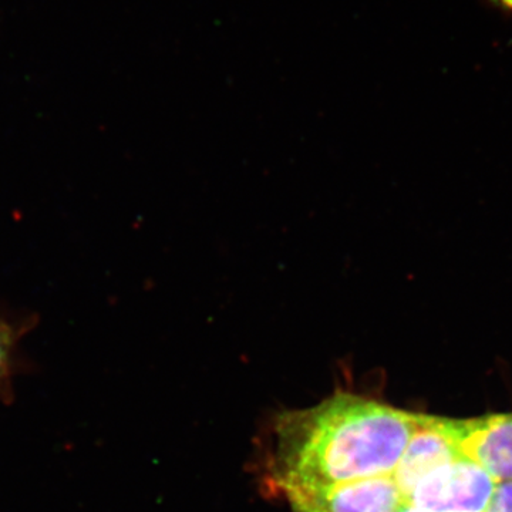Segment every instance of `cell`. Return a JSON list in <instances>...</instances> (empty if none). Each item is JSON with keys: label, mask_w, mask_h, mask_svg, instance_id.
<instances>
[{"label": "cell", "mask_w": 512, "mask_h": 512, "mask_svg": "<svg viewBox=\"0 0 512 512\" xmlns=\"http://www.w3.org/2000/svg\"><path fill=\"white\" fill-rule=\"evenodd\" d=\"M457 451L501 483H512V413L454 419Z\"/></svg>", "instance_id": "obj_3"}, {"label": "cell", "mask_w": 512, "mask_h": 512, "mask_svg": "<svg viewBox=\"0 0 512 512\" xmlns=\"http://www.w3.org/2000/svg\"><path fill=\"white\" fill-rule=\"evenodd\" d=\"M420 413L338 392L276 423L274 478L284 494L392 474Z\"/></svg>", "instance_id": "obj_1"}, {"label": "cell", "mask_w": 512, "mask_h": 512, "mask_svg": "<svg viewBox=\"0 0 512 512\" xmlns=\"http://www.w3.org/2000/svg\"><path fill=\"white\" fill-rule=\"evenodd\" d=\"M397 512H421L419 510H416V508L410 507L409 504H404L402 508H400Z\"/></svg>", "instance_id": "obj_8"}, {"label": "cell", "mask_w": 512, "mask_h": 512, "mask_svg": "<svg viewBox=\"0 0 512 512\" xmlns=\"http://www.w3.org/2000/svg\"><path fill=\"white\" fill-rule=\"evenodd\" d=\"M484 512H512V483H501Z\"/></svg>", "instance_id": "obj_6"}, {"label": "cell", "mask_w": 512, "mask_h": 512, "mask_svg": "<svg viewBox=\"0 0 512 512\" xmlns=\"http://www.w3.org/2000/svg\"><path fill=\"white\" fill-rule=\"evenodd\" d=\"M497 485L487 471L460 456L421 478L406 504L421 512H484Z\"/></svg>", "instance_id": "obj_2"}, {"label": "cell", "mask_w": 512, "mask_h": 512, "mask_svg": "<svg viewBox=\"0 0 512 512\" xmlns=\"http://www.w3.org/2000/svg\"><path fill=\"white\" fill-rule=\"evenodd\" d=\"M460 457L454 419L420 413L419 423L404 451L393 478L404 498L427 476L448 461Z\"/></svg>", "instance_id": "obj_4"}, {"label": "cell", "mask_w": 512, "mask_h": 512, "mask_svg": "<svg viewBox=\"0 0 512 512\" xmlns=\"http://www.w3.org/2000/svg\"><path fill=\"white\" fill-rule=\"evenodd\" d=\"M493 8L512 15V0H487Z\"/></svg>", "instance_id": "obj_7"}, {"label": "cell", "mask_w": 512, "mask_h": 512, "mask_svg": "<svg viewBox=\"0 0 512 512\" xmlns=\"http://www.w3.org/2000/svg\"><path fill=\"white\" fill-rule=\"evenodd\" d=\"M23 333L25 330L22 326L0 318V393L9 387L12 379L13 356Z\"/></svg>", "instance_id": "obj_5"}]
</instances>
